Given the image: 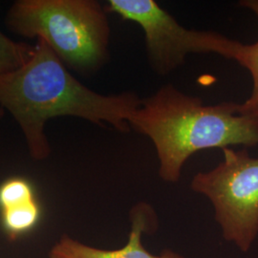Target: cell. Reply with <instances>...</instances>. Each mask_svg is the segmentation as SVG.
I'll use <instances>...</instances> for the list:
<instances>
[{"mask_svg": "<svg viewBox=\"0 0 258 258\" xmlns=\"http://www.w3.org/2000/svg\"><path fill=\"white\" fill-rule=\"evenodd\" d=\"M129 126L151 140L159 160V176L168 183L179 181L184 163L198 151L258 146V117L245 113L241 103L207 105L172 84L142 99Z\"/></svg>", "mask_w": 258, "mask_h": 258, "instance_id": "7a4b0ae2", "label": "cell"}, {"mask_svg": "<svg viewBox=\"0 0 258 258\" xmlns=\"http://www.w3.org/2000/svg\"><path fill=\"white\" fill-rule=\"evenodd\" d=\"M35 45L18 42L0 31V77L14 73L31 59Z\"/></svg>", "mask_w": 258, "mask_h": 258, "instance_id": "9c48e42d", "label": "cell"}, {"mask_svg": "<svg viewBox=\"0 0 258 258\" xmlns=\"http://www.w3.org/2000/svg\"><path fill=\"white\" fill-rule=\"evenodd\" d=\"M5 23L19 36L44 40L79 74H94L109 59L110 25L98 1L18 0Z\"/></svg>", "mask_w": 258, "mask_h": 258, "instance_id": "3957f363", "label": "cell"}, {"mask_svg": "<svg viewBox=\"0 0 258 258\" xmlns=\"http://www.w3.org/2000/svg\"><path fill=\"white\" fill-rule=\"evenodd\" d=\"M141 102L136 93L102 95L86 87L42 39H37L26 64L0 77V107L18 122L29 153L37 161L51 153L45 134L48 120L72 116L127 133Z\"/></svg>", "mask_w": 258, "mask_h": 258, "instance_id": "6da1fadb", "label": "cell"}, {"mask_svg": "<svg viewBox=\"0 0 258 258\" xmlns=\"http://www.w3.org/2000/svg\"><path fill=\"white\" fill-rule=\"evenodd\" d=\"M35 200L33 187L25 179L12 178L0 185L1 211Z\"/></svg>", "mask_w": 258, "mask_h": 258, "instance_id": "30bf717a", "label": "cell"}, {"mask_svg": "<svg viewBox=\"0 0 258 258\" xmlns=\"http://www.w3.org/2000/svg\"><path fill=\"white\" fill-rule=\"evenodd\" d=\"M105 9L141 26L149 64L160 76L173 72L189 54L213 53L235 60L241 44L216 32L182 26L154 0H109Z\"/></svg>", "mask_w": 258, "mask_h": 258, "instance_id": "5b68a950", "label": "cell"}, {"mask_svg": "<svg viewBox=\"0 0 258 258\" xmlns=\"http://www.w3.org/2000/svg\"><path fill=\"white\" fill-rule=\"evenodd\" d=\"M224 160L194 176L190 188L212 202L223 237L248 252L258 235V158L247 149H222Z\"/></svg>", "mask_w": 258, "mask_h": 258, "instance_id": "277c9868", "label": "cell"}, {"mask_svg": "<svg viewBox=\"0 0 258 258\" xmlns=\"http://www.w3.org/2000/svg\"><path fill=\"white\" fill-rule=\"evenodd\" d=\"M3 115H4V109L0 107V120H1V118L3 117ZM0 135H1V133H0Z\"/></svg>", "mask_w": 258, "mask_h": 258, "instance_id": "8fae6325", "label": "cell"}, {"mask_svg": "<svg viewBox=\"0 0 258 258\" xmlns=\"http://www.w3.org/2000/svg\"><path fill=\"white\" fill-rule=\"evenodd\" d=\"M39 215L40 209L36 200L1 211L3 227L14 238L32 230L37 225Z\"/></svg>", "mask_w": 258, "mask_h": 258, "instance_id": "ba28073f", "label": "cell"}, {"mask_svg": "<svg viewBox=\"0 0 258 258\" xmlns=\"http://www.w3.org/2000/svg\"><path fill=\"white\" fill-rule=\"evenodd\" d=\"M155 218V212L148 204H137L130 212L131 231L127 243L122 248L98 249L63 235L50 249L49 258H184L170 249L154 255L144 247L143 233L154 226Z\"/></svg>", "mask_w": 258, "mask_h": 258, "instance_id": "8992f818", "label": "cell"}, {"mask_svg": "<svg viewBox=\"0 0 258 258\" xmlns=\"http://www.w3.org/2000/svg\"><path fill=\"white\" fill-rule=\"evenodd\" d=\"M240 6L253 12L258 19V0L240 1ZM235 61L245 67L252 79V90L249 98L241 103L245 113L258 117V40L252 44H240Z\"/></svg>", "mask_w": 258, "mask_h": 258, "instance_id": "52a82bcc", "label": "cell"}]
</instances>
